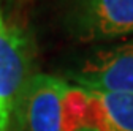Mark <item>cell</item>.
Returning <instances> with one entry per match:
<instances>
[{
  "instance_id": "6da1fadb",
  "label": "cell",
  "mask_w": 133,
  "mask_h": 131,
  "mask_svg": "<svg viewBox=\"0 0 133 131\" xmlns=\"http://www.w3.org/2000/svg\"><path fill=\"white\" fill-rule=\"evenodd\" d=\"M60 24L76 43L125 40L133 37V0H62Z\"/></svg>"
},
{
  "instance_id": "7a4b0ae2",
  "label": "cell",
  "mask_w": 133,
  "mask_h": 131,
  "mask_svg": "<svg viewBox=\"0 0 133 131\" xmlns=\"http://www.w3.org/2000/svg\"><path fill=\"white\" fill-rule=\"evenodd\" d=\"M71 85L133 95V37L97 44L79 54L63 71Z\"/></svg>"
},
{
  "instance_id": "3957f363",
  "label": "cell",
  "mask_w": 133,
  "mask_h": 131,
  "mask_svg": "<svg viewBox=\"0 0 133 131\" xmlns=\"http://www.w3.org/2000/svg\"><path fill=\"white\" fill-rule=\"evenodd\" d=\"M63 122L65 131H133V95L68 84Z\"/></svg>"
},
{
  "instance_id": "277c9868",
  "label": "cell",
  "mask_w": 133,
  "mask_h": 131,
  "mask_svg": "<svg viewBox=\"0 0 133 131\" xmlns=\"http://www.w3.org/2000/svg\"><path fill=\"white\" fill-rule=\"evenodd\" d=\"M66 89L68 82L62 77L33 73L16 101L11 128L14 131H65Z\"/></svg>"
},
{
  "instance_id": "5b68a950",
  "label": "cell",
  "mask_w": 133,
  "mask_h": 131,
  "mask_svg": "<svg viewBox=\"0 0 133 131\" xmlns=\"http://www.w3.org/2000/svg\"><path fill=\"white\" fill-rule=\"evenodd\" d=\"M32 74L30 38L0 10V131H10L16 101Z\"/></svg>"
},
{
  "instance_id": "8992f818",
  "label": "cell",
  "mask_w": 133,
  "mask_h": 131,
  "mask_svg": "<svg viewBox=\"0 0 133 131\" xmlns=\"http://www.w3.org/2000/svg\"><path fill=\"white\" fill-rule=\"evenodd\" d=\"M11 0H0V10H3V5L5 3H10Z\"/></svg>"
}]
</instances>
